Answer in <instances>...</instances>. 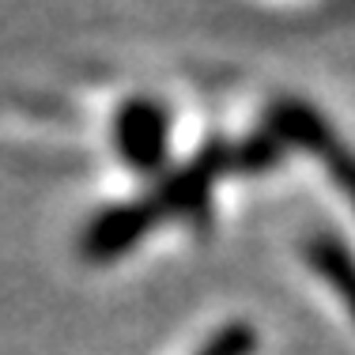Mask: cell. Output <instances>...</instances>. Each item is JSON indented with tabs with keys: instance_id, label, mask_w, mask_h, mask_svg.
I'll return each mask as SVG.
<instances>
[{
	"instance_id": "obj_1",
	"label": "cell",
	"mask_w": 355,
	"mask_h": 355,
	"mask_svg": "<svg viewBox=\"0 0 355 355\" xmlns=\"http://www.w3.org/2000/svg\"><path fill=\"white\" fill-rule=\"evenodd\" d=\"M265 129L280 144H299L302 151L318 155L325 163L329 178L336 182V189L355 208V151L336 137V129H329V121L314 106L299 103V98H280V103H272V110H268Z\"/></svg>"
},
{
	"instance_id": "obj_2",
	"label": "cell",
	"mask_w": 355,
	"mask_h": 355,
	"mask_svg": "<svg viewBox=\"0 0 355 355\" xmlns=\"http://www.w3.org/2000/svg\"><path fill=\"white\" fill-rule=\"evenodd\" d=\"M223 171H231V144L208 140L182 171L163 182V189H159V197H155L159 212L193 219L197 227H205L208 216H212L208 212V208H212V185Z\"/></svg>"
},
{
	"instance_id": "obj_3",
	"label": "cell",
	"mask_w": 355,
	"mask_h": 355,
	"mask_svg": "<svg viewBox=\"0 0 355 355\" xmlns=\"http://www.w3.org/2000/svg\"><path fill=\"white\" fill-rule=\"evenodd\" d=\"M171 110L155 98H129L114 117V148L132 171L159 174L166 163Z\"/></svg>"
},
{
	"instance_id": "obj_4",
	"label": "cell",
	"mask_w": 355,
	"mask_h": 355,
	"mask_svg": "<svg viewBox=\"0 0 355 355\" xmlns=\"http://www.w3.org/2000/svg\"><path fill=\"white\" fill-rule=\"evenodd\" d=\"M163 219L155 197H140V200H125V205H110L103 208L80 234V253L87 261H114L121 253H129L151 227Z\"/></svg>"
},
{
	"instance_id": "obj_5",
	"label": "cell",
	"mask_w": 355,
	"mask_h": 355,
	"mask_svg": "<svg viewBox=\"0 0 355 355\" xmlns=\"http://www.w3.org/2000/svg\"><path fill=\"white\" fill-rule=\"evenodd\" d=\"M302 257L310 261V268L340 295L344 310L352 314L355 321V253L344 246L340 234H329V231H318L302 242Z\"/></svg>"
},
{
	"instance_id": "obj_6",
	"label": "cell",
	"mask_w": 355,
	"mask_h": 355,
	"mask_svg": "<svg viewBox=\"0 0 355 355\" xmlns=\"http://www.w3.org/2000/svg\"><path fill=\"white\" fill-rule=\"evenodd\" d=\"M284 144L272 137L268 129L253 132L246 144H239V148H231V171H268L272 163H280L284 155Z\"/></svg>"
},
{
	"instance_id": "obj_7",
	"label": "cell",
	"mask_w": 355,
	"mask_h": 355,
	"mask_svg": "<svg viewBox=\"0 0 355 355\" xmlns=\"http://www.w3.org/2000/svg\"><path fill=\"white\" fill-rule=\"evenodd\" d=\"M253 348H257V333H253V325L234 321V325L219 329L197 355H253Z\"/></svg>"
}]
</instances>
